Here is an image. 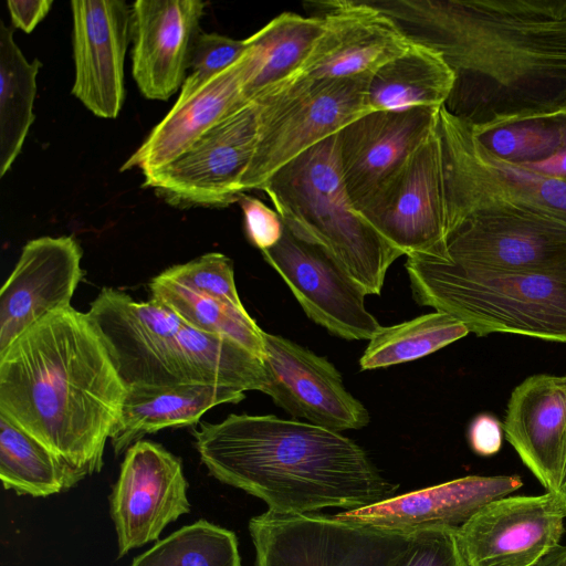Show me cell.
Wrapping results in <instances>:
<instances>
[{"mask_svg":"<svg viewBox=\"0 0 566 566\" xmlns=\"http://www.w3.org/2000/svg\"><path fill=\"white\" fill-rule=\"evenodd\" d=\"M406 38L442 55L446 108L475 130L560 114L566 0H365Z\"/></svg>","mask_w":566,"mask_h":566,"instance_id":"6da1fadb","label":"cell"},{"mask_svg":"<svg viewBox=\"0 0 566 566\" xmlns=\"http://www.w3.org/2000/svg\"><path fill=\"white\" fill-rule=\"evenodd\" d=\"M127 388L86 313L39 321L0 353V412L80 482L99 472Z\"/></svg>","mask_w":566,"mask_h":566,"instance_id":"7a4b0ae2","label":"cell"},{"mask_svg":"<svg viewBox=\"0 0 566 566\" xmlns=\"http://www.w3.org/2000/svg\"><path fill=\"white\" fill-rule=\"evenodd\" d=\"M209 473L263 500L269 511L361 509L395 496L366 451L339 432L275 416L229 415L192 431Z\"/></svg>","mask_w":566,"mask_h":566,"instance_id":"3957f363","label":"cell"},{"mask_svg":"<svg viewBox=\"0 0 566 566\" xmlns=\"http://www.w3.org/2000/svg\"><path fill=\"white\" fill-rule=\"evenodd\" d=\"M405 268L413 300L451 314L478 336L506 333L566 343V270L499 271L420 253Z\"/></svg>","mask_w":566,"mask_h":566,"instance_id":"277c9868","label":"cell"},{"mask_svg":"<svg viewBox=\"0 0 566 566\" xmlns=\"http://www.w3.org/2000/svg\"><path fill=\"white\" fill-rule=\"evenodd\" d=\"M262 190L294 234L325 248L367 294H380L389 266L403 254L354 208L337 134L282 166Z\"/></svg>","mask_w":566,"mask_h":566,"instance_id":"5b68a950","label":"cell"},{"mask_svg":"<svg viewBox=\"0 0 566 566\" xmlns=\"http://www.w3.org/2000/svg\"><path fill=\"white\" fill-rule=\"evenodd\" d=\"M437 128L444 170L447 227L474 211H510L566 226V180L489 151L471 126L440 107Z\"/></svg>","mask_w":566,"mask_h":566,"instance_id":"8992f818","label":"cell"},{"mask_svg":"<svg viewBox=\"0 0 566 566\" xmlns=\"http://www.w3.org/2000/svg\"><path fill=\"white\" fill-rule=\"evenodd\" d=\"M370 75L314 78L296 74L254 99L259 136L243 191L262 190L282 166L371 112Z\"/></svg>","mask_w":566,"mask_h":566,"instance_id":"52a82bcc","label":"cell"},{"mask_svg":"<svg viewBox=\"0 0 566 566\" xmlns=\"http://www.w3.org/2000/svg\"><path fill=\"white\" fill-rule=\"evenodd\" d=\"M249 531L254 566H391L410 536L335 516L269 510L251 518Z\"/></svg>","mask_w":566,"mask_h":566,"instance_id":"ba28073f","label":"cell"},{"mask_svg":"<svg viewBox=\"0 0 566 566\" xmlns=\"http://www.w3.org/2000/svg\"><path fill=\"white\" fill-rule=\"evenodd\" d=\"M86 315L127 389L188 384L178 339L184 322L169 308L103 287Z\"/></svg>","mask_w":566,"mask_h":566,"instance_id":"9c48e42d","label":"cell"},{"mask_svg":"<svg viewBox=\"0 0 566 566\" xmlns=\"http://www.w3.org/2000/svg\"><path fill=\"white\" fill-rule=\"evenodd\" d=\"M259 136V108L251 101L209 130L184 155L144 174V187L179 208L227 207L243 191Z\"/></svg>","mask_w":566,"mask_h":566,"instance_id":"30bf717a","label":"cell"},{"mask_svg":"<svg viewBox=\"0 0 566 566\" xmlns=\"http://www.w3.org/2000/svg\"><path fill=\"white\" fill-rule=\"evenodd\" d=\"M454 264L499 270H566V226L510 211H474L448 221L444 238L417 252Z\"/></svg>","mask_w":566,"mask_h":566,"instance_id":"8fae6325","label":"cell"},{"mask_svg":"<svg viewBox=\"0 0 566 566\" xmlns=\"http://www.w3.org/2000/svg\"><path fill=\"white\" fill-rule=\"evenodd\" d=\"M261 254L305 314L332 335L369 340L380 329L365 307V290L325 248L297 237L284 224L280 241Z\"/></svg>","mask_w":566,"mask_h":566,"instance_id":"7c38bea8","label":"cell"},{"mask_svg":"<svg viewBox=\"0 0 566 566\" xmlns=\"http://www.w3.org/2000/svg\"><path fill=\"white\" fill-rule=\"evenodd\" d=\"M187 489L179 458L149 440L130 446L109 496L118 557L158 539L168 524L189 513Z\"/></svg>","mask_w":566,"mask_h":566,"instance_id":"4fadbf2b","label":"cell"},{"mask_svg":"<svg viewBox=\"0 0 566 566\" xmlns=\"http://www.w3.org/2000/svg\"><path fill=\"white\" fill-rule=\"evenodd\" d=\"M360 214L403 255L426 251L444 238V170L437 123Z\"/></svg>","mask_w":566,"mask_h":566,"instance_id":"5bb4252c","label":"cell"},{"mask_svg":"<svg viewBox=\"0 0 566 566\" xmlns=\"http://www.w3.org/2000/svg\"><path fill=\"white\" fill-rule=\"evenodd\" d=\"M262 392L294 418L339 432L369 422L364 405L349 394L326 358L280 335L263 331Z\"/></svg>","mask_w":566,"mask_h":566,"instance_id":"9a60e30c","label":"cell"},{"mask_svg":"<svg viewBox=\"0 0 566 566\" xmlns=\"http://www.w3.org/2000/svg\"><path fill=\"white\" fill-rule=\"evenodd\" d=\"M439 109L371 111L337 133L343 181L359 213L433 130Z\"/></svg>","mask_w":566,"mask_h":566,"instance_id":"2e32d148","label":"cell"},{"mask_svg":"<svg viewBox=\"0 0 566 566\" xmlns=\"http://www.w3.org/2000/svg\"><path fill=\"white\" fill-rule=\"evenodd\" d=\"M565 517L551 492L496 499L459 528L468 566H531L559 545Z\"/></svg>","mask_w":566,"mask_h":566,"instance_id":"e0dca14e","label":"cell"},{"mask_svg":"<svg viewBox=\"0 0 566 566\" xmlns=\"http://www.w3.org/2000/svg\"><path fill=\"white\" fill-rule=\"evenodd\" d=\"M323 31L298 75L346 78L375 72L411 44L395 22L365 0L307 1Z\"/></svg>","mask_w":566,"mask_h":566,"instance_id":"ac0fdd59","label":"cell"},{"mask_svg":"<svg viewBox=\"0 0 566 566\" xmlns=\"http://www.w3.org/2000/svg\"><path fill=\"white\" fill-rule=\"evenodd\" d=\"M72 95L97 117L116 118L125 101L124 62L132 9L123 0H73Z\"/></svg>","mask_w":566,"mask_h":566,"instance_id":"d6986e66","label":"cell"},{"mask_svg":"<svg viewBox=\"0 0 566 566\" xmlns=\"http://www.w3.org/2000/svg\"><path fill=\"white\" fill-rule=\"evenodd\" d=\"M81 260L71 235L27 242L0 292V353L39 321L71 307L83 276Z\"/></svg>","mask_w":566,"mask_h":566,"instance_id":"ffe728a7","label":"cell"},{"mask_svg":"<svg viewBox=\"0 0 566 566\" xmlns=\"http://www.w3.org/2000/svg\"><path fill=\"white\" fill-rule=\"evenodd\" d=\"M206 4L202 0L133 3L132 74L145 98L167 101L181 90Z\"/></svg>","mask_w":566,"mask_h":566,"instance_id":"44dd1931","label":"cell"},{"mask_svg":"<svg viewBox=\"0 0 566 566\" xmlns=\"http://www.w3.org/2000/svg\"><path fill=\"white\" fill-rule=\"evenodd\" d=\"M522 485L520 475H468L334 516L402 534L432 527L460 528L484 505Z\"/></svg>","mask_w":566,"mask_h":566,"instance_id":"7402d4cb","label":"cell"},{"mask_svg":"<svg viewBox=\"0 0 566 566\" xmlns=\"http://www.w3.org/2000/svg\"><path fill=\"white\" fill-rule=\"evenodd\" d=\"M249 46V45H248ZM251 53L188 95H178L171 109L128 157L120 171L138 168L143 175L176 160L209 130L250 103L244 85Z\"/></svg>","mask_w":566,"mask_h":566,"instance_id":"603a6c76","label":"cell"},{"mask_svg":"<svg viewBox=\"0 0 566 566\" xmlns=\"http://www.w3.org/2000/svg\"><path fill=\"white\" fill-rule=\"evenodd\" d=\"M502 427L522 462L555 493L566 438V375H534L516 386Z\"/></svg>","mask_w":566,"mask_h":566,"instance_id":"cb8c5ba5","label":"cell"},{"mask_svg":"<svg viewBox=\"0 0 566 566\" xmlns=\"http://www.w3.org/2000/svg\"><path fill=\"white\" fill-rule=\"evenodd\" d=\"M244 398V391L238 389L190 382L128 388L109 438L113 450L119 455L146 434L192 426L209 409Z\"/></svg>","mask_w":566,"mask_h":566,"instance_id":"d4e9b609","label":"cell"},{"mask_svg":"<svg viewBox=\"0 0 566 566\" xmlns=\"http://www.w3.org/2000/svg\"><path fill=\"white\" fill-rule=\"evenodd\" d=\"M451 67L437 51L412 43L405 52L371 73V111H402L444 106L454 85Z\"/></svg>","mask_w":566,"mask_h":566,"instance_id":"484cf974","label":"cell"},{"mask_svg":"<svg viewBox=\"0 0 566 566\" xmlns=\"http://www.w3.org/2000/svg\"><path fill=\"white\" fill-rule=\"evenodd\" d=\"M323 31L316 17L283 12L245 39L251 53V70L244 93L254 101L303 67Z\"/></svg>","mask_w":566,"mask_h":566,"instance_id":"4316f807","label":"cell"},{"mask_svg":"<svg viewBox=\"0 0 566 566\" xmlns=\"http://www.w3.org/2000/svg\"><path fill=\"white\" fill-rule=\"evenodd\" d=\"M187 382L262 391L266 376L262 360L235 340L192 328L178 334Z\"/></svg>","mask_w":566,"mask_h":566,"instance_id":"83f0119b","label":"cell"},{"mask_svg":"<svg viewBox=\"0 0 566 566\" xmlns=\"http://www.w3.org/2000/svg\"><path fill=\"white\" fill-rule=\"evenodd\" d=\"M41 67L21 52L13 30L0 22V177L19 156L35 119L33 105Z\"/></svg>","mask_w":566,"mask_h":566,"instance_id":"f1b7e54d","label":"cell"},{"mask_svg":"<svg viewBox=\"0 0 566 566\" xmlns=\"http://www.w3.org/2000/svg\"><path fill=\"white\" fill-rule=\"evenodd\" d=\"M0 478L6 490L49 496L78 481L39 439L0 412Z\"/></svg>","mask_w":566,"mask_h":566,"instance_id":"f546056e","label":"cell"},{"mask_svg":"<svg viewBox=\"0 0 566 566\" xmlns=\"http://www.w3.org/2000/svg\"><path fill=\"white\" fill-rule=\"evenodd\" d=\"M149 291L151 300L169 308L186 325L231 338L262 360L263 331L245 310L192 291L163 272L153 277Z\"/></svg>","mask_w":566,"mask_h":566,"instance_id":"4dcf8cb0","label":"cell"},{"mask_svg":"<svg viewBox=\"0 0 566 566\" xmlns=\"http://www.w3.org/2000/svg\"><path fill=\"white\" fill-rule=\"evenodd\" d=\"M469 333L460 319L441 311L396 325L381 326L369 339L359 366L361 370H370L416 360Z\"/></svg>","mask_w":566,"mask_h":566,"instance_id":"1f68e13d","label":"cell"},{"mask_svg":"<svg viewBox=\"0 0 566 566\" xmlns=\"http://www.w3.org/2000/svg\"><path fill=\"white\" fill-rule=\"evenodd\" d=\"M130 566H241V558L233 532L199 520L157 542Z\"/></svg>","mask_w":566,"mask_h":566,"instance_id":"d6a6232c","label":"cell"},{"mask_svg":"<svg viewBox=\"0 0 566 566\" xmlns=\"http://www.w3.org/2000/svg\"><path fill=\"white\" fill-rule=\"evenodd\" d=\"M472 130L489 151L515 164L541 161L566 147L565 114Z\"/></svg>","mask_w":566,"mask_h":566,"instance_id":"836d02e7","label":"cell"},{"mask_svg":"<svg viewBox=\"0 0 566 566\" xmlns=\"http://www.w3.org/2000/svg\"><path fill=\"white\" fill-rule=\"evenodd\" d=\"M163 273L192 291L245 310L235 287L232 261L222 253L209 252Z\"/></svg>","mask_w":566,"mask_h":566,"instance_id":"e575fe53","label":"cell"},{"mask_svg":"<svg viewBox=\"0 0 566 566\" xmlns=\"http://www.w3.org/2000/svg\"><path fill=\"white\" fill-rule=\"evenodd\" d=\"M248 49L245 40L200 31L191 53L190 72L179 95L192 93L210 78L235 64L243 57Z\"/></svg>","mask_w":566,"mask_h":566,"instance_id":"d590c367","label":"cell"},{"mask_svg":"<svg viewBox=\"0 0 566 566\" xmlns=\"http://www.w3.org/2000/svg\"><path fill=\"white\" fill-rule=\"evenodd\" d=\"M391 566H468L459 528L432 527L411 533Z\"/></svg>","mask_w":566,"mask_h":566,"instance_id":"8d00e7d4","label":"cell"},{"mask_svg":"<svg viewBox=\"0 0 566 566\" xmlns=\"http://www.w3.org/2000/svg\"><path fill=\"white\" fill-rule=\"evenodd\" d=\"M248 240L260 251L274 247L282 238L284 223L276 212L260 199L242 193L238 200Z\"/></svg>","mask_w":566,"mask_h":566,"instance_id":"74e56055","label":"cell"},{"mask_svg":"<svg viewBox=\"0 0 566 566\" xmlns=\"http://www.w3.org/2000/svg\"><path fill=\"white\" fill-rule=\"evenodd\" d=\"M468 436L471 449L476 454L490 457L501 449L503 427L495 417L481 413L472 420Z\"/></svg>","mask_w":566,"mask_h":566,"instance_id":"f35d334b","label":"cell"},{"mask_svg":"<svg viewBox=\"0 0 566 566\" xmlns=\"http://www.w3.org/2000/svg\"><path fill=\"white\" fill-rule=\"evenodd\" d=\"M52 0H9L7 2L13 27L30 33L48 14Z\"/></svg>","mask_w":566,"mask_h":566,"instance_id":"ab89813d","label":"cell"},{"mask_svg":"<svg viewBox=\"0 0 566 566\" xmlns=\"http://www.w3.org/2000/svg\"><path fill=\"white\" fill-rule=\"evenodd\" d=\"M522 165L543 175L566 180V147L544 160Z\"/></svg>","mask_w":566,"mask_h":566,"instance_id":"60d3db41","label":"cell"},{"mask_svg":"<svg viewBox=\"0 0 566 566\" xmlns=\"http://www.w3.org/2000/svg\"><path fill=\"white\" fill-rule=\"evenodd\" d=\"M531 566H566V546L559 544Z\"/></svg>","mask_w":566,"mask_h":566,"instance_id":"b9f144b4","label":"cell"},{"mask_svg":"<svg viewBox=\"0 0 566 566\" xmlns=\"http://www.w3.org/2000/svg\"><path fill=\"white\" fill-rule=\"evenodd\" d=\"M553 494L557 497V500L566 515V438H565V444H564L560 479H559L558 488H557L556 492Z\"/></svg>","mask_w":566,"mask_h":566,"instance_id":"7bdbcfd3","label":"cell"},{"mask_svg":"<svg viewBox=\"0 0 566 566\" xmlns=\"http://www.w3.org/2000/svg\"><path fill=\"white\" fill-rule=\"evenodd\" d=\"M559 113H560V114H565V115H566V102H565V104L563 105V107H562V109H560V112H559Z\"/></svg>","mask_w":566,"mask_h":566,"instance_id":"ee69618b","label":"cell"}]
</instances>
